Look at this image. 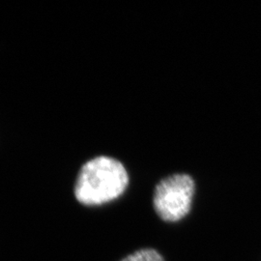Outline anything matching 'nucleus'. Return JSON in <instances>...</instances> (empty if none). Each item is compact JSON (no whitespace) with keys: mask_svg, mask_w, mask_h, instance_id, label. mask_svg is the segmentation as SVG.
Returning <instances> with one entry per match:
<instances>
[{"mask_svg":"<svg viewBox=\"0 0 261 261\" xmlns=\"http://www.w3.org/2000/svg\"><path fill=\"white\" fill-rule=\"evenodd\" d=\"M128 183V172L122 163L99 156L81 168L75 181V198L84 205H102L121 196Z\"/></svg>","mask_w":261,"mask_h":261,"instance_id":"obj_1","label":"nucleus"},{"mask_svg":"<svg viewBox=\"0 0 261 261\" xmlns=\"http://www.w3.org/2000/svg\"><path fill=\"white\" fill-rule=\"evenodd\" d=\"M196 184L188 174L178 173L163 179L155 188L153 204L166 222H178L189 214Z\"/></svg>","mask_w":261,"mask_h":261,"instance_id":"obj_2","label":"nucleus"},{"mask_svg":"<svg viewBox=\"0 0 261 261\" xmlns=\"http://www.w3.org/2000/svg\"><path fill=\"white\" fill-rule=\"evenodd\" d=\"M121 261H165L163 256L153 249H142L133 252Z\"/></svg>","mask_w":261,"mask_h":261,"instance_id":"obj_3","label":"nucleus"}]
</instances>
